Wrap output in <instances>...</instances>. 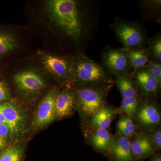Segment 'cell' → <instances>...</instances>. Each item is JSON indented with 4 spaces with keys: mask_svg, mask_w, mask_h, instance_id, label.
I'll use <instances>...</instances> for the list:
<instances>
[{
    "mask_svg": "<svg viewBox=\"0 0 161 161\" xmlns=\"http://www.w3.org/2000/svg\"><path fill=\"white\" fill-rule=\"evenodd\" d=\"M41 60L47 71L59 82L74 81V62L71 63L66 58L49 54H43Z\"/></svg>",
    "mask_w": 161,
    "mask_h": 161,
    "instance_id": "obj_5",
    "label": "cell"
},
{
    "mask_svg": "<svg viewBox=\"0 0 161 161\" xmlns=\"http://www.w3.org/2000/svg\"><path fill=\"white\" fill-rule=\"evenodd\" d=\"M17 46L16 40L12 35L6 32L0 31V56L12 51Z\"/></svg>",
    "mask_w": 161,
    "mask_h": 161,
    "instance_id": "obj_21",
    "label": "cell"
},
{
    "mask_svg": "<svg viewBox=\"0 0 161 161\" xmlns=\"http://www.w3.org/2000/svg\"><path fill=\"white\" fill-rule=\"evenodd\" d=\"M134 81L137 91H140L146 97L155 95L161 86V83L150 74L147 67L137 70L134 76Z\"/></svg>",
    "mask_w": 161,
    "mask_h": 161,
    "instance_id": "obj_14",
    "label": "cell"
},
{
    "mask_svg": "<svg viewBox=\"0 0 161 161\" xmlns=\"http://www.w3.org/2000/svg\"><path fill=\"white\" fill-rule=\"evenodd\" d=\"M13 79L19 90L28 94L40 92L45 86L44 79L33 69L18 72L14 75Z\"/></svg>",
    "mask_w": 161,
    "mask_h": 161,
    "instance_id": "obj_9",
    "label": "cell"
},
{
    "mask_svg": "<svg viewBox=\"0 0 161 161\" xmlns=\"http://www.w3.org/2000/svg\"><path fill=\"white\" fill-rule=\"evenodd\" d=\"M113 29L117 38L127 48L134 49L143 45L145 36L137 25L128 22H118L115 23Z\"/></svg>",
    "mask_w": 161,
    "mask_h": 161,
    "instance_id": "obj_6",
    "label": "cell"
},
{
    "mask_svg": "<svg viewBox=\"0 0 161 161\" xmlns=\"http://www.w3.org/2000/svg\"><path fill=\"white\" fill-rule=\"evenodd\" d=\"M111 86H83L75 90L77 110L83 126L107 103Z\"/></svg>",
    "mask_w": 161,
    "mask_h": 161,
    "instance_id": "obj_2",
    "label": "cell"
},
{
    "mask_svg": "<svg viewBox=\"0 0 161 161\" xmlns=\"http://www.w3.org/2000/svg\"><path fill=\"white\" fill-rule=\"evenodd\" d=\"M0 112L11 130L12 135H19L24 129L25 120L17 108L11 103L0 104Z\"/></svg>",
    "mask_w": 161,
    "mask_h": 161,
    "instance_id": "obj_16",
    "label": "cell"
},
{
    "mask_svg": "<svg viewBox=\"0 0 161 161\" xmlns=\"http://www.w3.org/2000/svg\"><path fill=\"white\" fill-rule=\"evenodd\" d=\"M10 97V93L8 86L3 80H0V102L6 101Z\"/></svg>",
    "mask_w": 161,
    "mask_h": 161,
    "instance_id": "obj_27",
    "label": "cell"
},
{
    "mask_svg": "<svg viewBox=\"0 0 161 161\" xmlns=\"http://www.w3.org/2000/svg\"><path fill=\"white\" fill-rule=\"evenodd\" d=\"M150 161H161V153H155L151 157Z\"/></svg>",
    "mask_w": 161,
    "mask_h": 161,
    "instance_id": "obj_28",
    "label": "cell"
},
{
    "mask_svg": "<svg viewBox=\"0 0 161 161\" xmlns=\"http://www.w3.org/2000/svg\"><path fill=\"white\" fill-rule=\"evenodd\" d=\"M107 156L113 161H137L131 150L130 140L116 133Z\"/></svg>",
    "mask_w": 161,
    "mask_h": 161,
    "instance_id": "obj_13",
    "label": "cell"
},
{
    "mask_svg": "<svg viewBox=\"0 0 161 161\" xmlns=\"http://www.w3.org/2000/svg\"><path fill=\"white\" fill-rule=\"evenodd\" d=\"M147 69L155 78L161 83V63L156 62L153 60H150L148 62Z\"/></svg>",
    "mask_w": 161,
    "mask_h": 161,
    "instance_id": "obj_25",
    "label": "cell"
},
{
    "mask_svg": "<svg viewBox=\"0 0 161 161\" xmlns=\"http://www.w3.org/2000/svg\"><path fill=\"white\" fill-rule=\"evenodd\" d=\"M115 82L123 98L134 97L138 95L135 81L127 75L116 77Z\"/></svg>",
    "mask_w": 161,
    "mask_h": 161,
    "instance_id": "obj_17",
    "label": "cell"
},
{
    "mask_svg": "<svg viewBox=\"0 0 161 161\" xmlns=\"http://www.w3.org/2000/svg\"><path fill=\"white\" fill-rule=\"evenodd\" d=\"M47 9L55 24L75 40L80 38L82 31L78 3L73 0H50Z\"/></svg>",
    "mask_w": 161,
    "mask_h": 161,
    "instance_id": "obj_1",
    "label": "cell"
},
{
    "mask_svg": "<svg viewBox=\"0 0 161 161\" xmlns=\"http://www.w3.org/2000/svg\"><path fill=\"white\" fill-rule=\"evenodd\" d=\"M23 152L19 147H9L0 153V161H21Z\"/></svg>",
    "mask_w": 161,
    "mask_h": 161,
    "instance_id": "obj_22",
    "label": "cell"
},
{
    "mask_svg": "<svg viewBox=\"0 0 161 161\" xmlns=\"http://www.w3.org/2000/svg\"><path fill=\"white\" fill-rule=\"evenodd\" d=\"M74 82L79 86L112 85L109 74L100 64L89 58L79 57L74 63Z\"/></svg>",
    "mask_w": 161,
    "mask_h": 161,
    "instance_id": "obj_3",
    "label": "cell"
},
{
    "mask_svg": "<svg viewBox=\"0 0 161 161\" xmlns=\"http://www.w3.org/2000/svg\"><path fill=\"white\" fill-rule=\"evenodd\" d=\"M130 141L132 153L137 161L150 157L156 152L148 133L136 132Z\"/></svg>",
    "mask_w": 161,
    "mask_h": 161,
    "instance_id": "obj_11",
    "label": "cell"
},
{
    "mask_svg": "<svg viewBox=\"0 0 161 161\" xmlns=\"http://www.w3.org/2000/svg\"><path fill=\"white\" fill-rule=\"evenodd\" d=\"M130 66L136 70L145 67L148 63V55L147 50L142 48H134L126 51Z\"/></svg>",
    "mask_w": 161,
    "mask_h": 161,
    "instance_id": "obj_19",
    "label": "cell"
},
{
    "mask_svg": "<svg viewBox=\"0 0 161 161\" xmlns=\"http://www.w3.org/2000/svg\"><path fill=\"white\" fill-rule=\"evenodd\" d=\"M0 124H5V125H6V120H5V119L3 117V114H2L1 112H0Z\"/></svg>",
    "mask_w": 161,
    "mask_h": 161,
    "instance_id": "obj_29",
    "label": "cell"
},
{
    "mask_svg": "<svg viewBox=\"0 0 161 161\" xmlns=\"http://www.w3.org/2000/svg\"><path fill=\"white\" fill-rule=\"evenodd\" d=\"M58 93L57 90H52L41 101L33 121L35 128L40 129L46 126L56 118L55 102Z\"/></svg>",
    "mask_w": 161,
    "mask_h": 161,
    "instance_id": "obj_8",
    "label": "cell"
},
{
    "mask_svg": "<svg viewBox=\"0 0 161 161\" xmlns=\"http://www.w3.org/2000/svg\"><path fill=\"white\" fill-rule=\"evenodd\" d=\"M56 118L69 117L77 110V99L75 90L65 89L58 93L55 102Z\"/></svg>",
    "mask_w": 161,
    "mask_h": 161,
    "instance_id": "obj_12",
    "label": "cell"
},
{
    "mask_svg": "<svg viewBox=\"0 0 161 161\" xmlns=\"http://www.w3.org/2000/svg\"><path fill=\"white\" fill-rule=\"evenodd\" d=\"M150 53L153 61L160 63L161 60V38L160 36L153 40Z\"/></svg>",
    "mask_w": 161,
    "mask_h": 161,
    "instance_id": "obj_23",
    "label": "cell"
},
{
    "mask_svg": "<svg viewBox=\"0 0 161 161\" xmlns=\"http://www.w3.org/2000/svg\"><path fill=\"white\" fill-rule=\"evenodd\" d=\"M150 135L153 144L155 147L156 151L161 150V128H158L152 132L148 133Z\"/></svg>",
    "mask_w": 161,
    "mask_h": 161,
    "instance_id": "obj_26",
    "label": "cell"
},
{
    "mask_svg": "<svg viewBox=\"0 0 161 161\" xmlns=\"http://www.w3.org/2000/svg\"><path fill=\"white\" fill-rule=\"evenodd\" d=\"M114 134L108 130H93L87 133L86 142L97 152L107 155L112 144Z\"/></svg>",
    "mask_w": 161,
    "mask_h": 161,
    "instance_id": "obj_15",
    "label": "cell"
},
{
    "mask_svg": "<svg viewBox=\"0 0 161 161\" xmlns=\"http://www.w3.org/2000/svg\"><path fill=\"white\" fill-rule=\"evenodd\" d=\"M142 100L138 95L134 97L123 98L120 106L117 108L118 114H125L132 119Z\"/></svg>",
    "mask_w": 161,
    "mask_h": 161,
    "instance_id": "obj_20",
    "label": "cell"
},
{
    "mask_svg": "<svg viewBox=\"0 0 161 161\" xmlns=\"http://www.w3.org/2000/svg\"><path fill=\"white\" fill-rule=\"evenodd\" d=\"M116 134L130 139L136 132V128L132 118L125 114H120L116 126Z\"/></svg>",
    "mask_w": 161,
    "mask_h": 161,
    "instance_id": "obj_18",
    "label": "cell"
},
{
    "mask_svg": "<svg viewBox=\"0 0 161 161\" xmlns=\"http://www.w3.org/2000/svg\"><path fill=\"white\" fill-rule=\"evenodd\" d=\"M118 114L117 108L107 103L83 126L84 135L93 130H108Z\"/></svg>",
    "mask_w": 161,
    "mask_h": 161,
    "instance_id": "obj_10",
    "label": "cell"
},
{
    "mask_svg": "<svg viewBox=\"0 0 161 161\" xmlns=\"http://www.w3.org/2000/svg\"><path fill=\"white\" fill-rule=\"evenodd\" d=\"M102 60L107 69L116 77L127 75L129 71L130 65L126 51L107 48L103 53Z\"/></svg>",
    "mask_w": 161,
    "mask_h": 161,
    "instance_id": "obj_7",
    "label": "cell"
},
{
    "mask_svg": "<svg viewBox=\"0 0 161 161\" xmlns=\"http://www.w3.org/2000/svg\"><path fill=\"white\" fill-rule=\"evenodd\" d=\"M137 132L149 133L158 128L161 124V112L158 104L152 97L142 101L132 118Z\"/></svg>",
    "mask_w": 161,
    "mask_h": 161,
    "instance_id": "obj_4",
    "label": "cell"
},
{
    "mask_svg": "<svg viewBox=\"0 0 161 161\" xmlns=\"http://www.w3.org/2000/svg\"><path fill=\"white\" fill-rule=\"evenodd\" d=\"M12 135L11 130L8 125L0 124V149L5 147Z\"/></svg>",
    "mask_w": 161,
    "mask_h": 161,
    "instance_id": "obj_24",
    "label": "cell"
}]
</instances>
